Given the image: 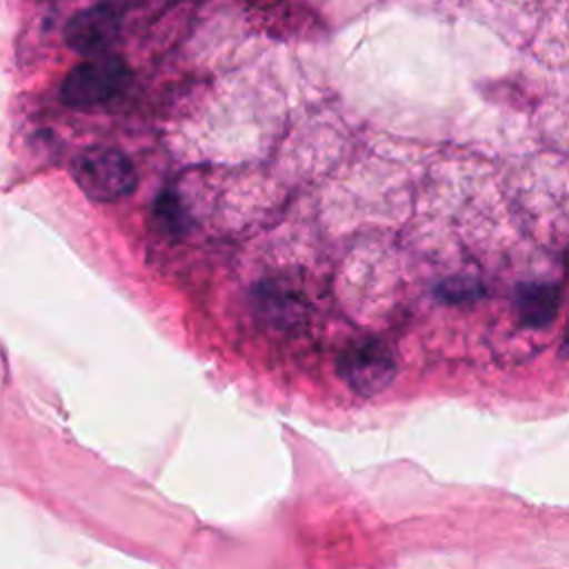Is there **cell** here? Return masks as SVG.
I'll use <instances>...</instances> for the list:
<instances>
[{"label":"cell","instance_id":"7a4b0ae2","mask_svg":"<svg viewBox=\"0 0 569 569\" xmlns=\"http://www.w3.org/2000/svg\"><path fill=\"white\" fill-rule=\"evenodd\" d=\"M78 187L93 200L113 202L129 196L138 176L131 160L111 147H93L82 151L71 164Z\"/></svg>","mask_w":569,"mask_h":569},{"label":"cell","instance_id":"277c9868","mask_svg":"<svg viewBox=\"0 0 569 569\" xmlns=\"http://www.w3.org/2000/svg\"><path fill=\"white\" fill-rule=\"evenodd\" d=\"M120 18L109 7H91L78 11L64 27V42L87 58L104 56L118 40Z\"/></svg>","mask_w":569,"mask_h":569},{"label":"cell","instance_id":"6da1fadb","mask_svg":"<svg viewBox=\"0 0 569 569\" xmlns=\"http://www.w3.org/2000/svg\"><path fill=\"white\" fill-rule=\"evenodd\" d=\"M131 80L127 62L118 56H96L73 67L60 87V98L67 107L91 109L107 104L124 91Z\"/></svg>","mask_w":569,"mask_h":569},{"label":"cell","instance_id":"8992f818","mask_svg":"<svg viewBox=\"0 0 569 569\" xmlns=\"http://www.w3.org/2000/svg\"><path fill=\"white\" fill-rule=\"evenodd\" d=\"M153 218L158 220V224L169 231V233H178L184 229V222H187V216L182 211V204L178 200L176 193L171 191H164L156 198V204H153Z\"/></svg>","mask_w":569,"mask_h":569},{"label":"cell","instance_id":"3957f363","mask_svg":"<svg viewBox=\"0 0 569 569\" xmlns=\"http://www.w3.org/2000/svg\"><path fill=\"white\" fill-rule=\"evenodd\" d=\"M338 376L351 391L360 396H373L387 389L393 380L396 358L382 340L358 338L340 353Z\"/></svg>","mask_w":569,"mask_h":569},{"label":"cell","instance_id":"52a82bcc","mask_svg":"<svg viewBox=\"0 0 569 569\" xmlns=\"http://www.w3.org/2000/svg\"><path fill=\"white\" fill-rule=\"evenodd\" d=\"M482 289L478 287V282L471 280H456V282H445L440 287V296L451 300V302H460V300H471L476 296H480Z\"/></svg>","mask_w":569,"mask_h":569},{"label":"cell","instance_id":"5b68a950","mask_svg":"<svg viewBox=\"0 0 569 569\" xmlns=\"http://www.w3.org/2000/svg\"><path fill=\"white\" fill-rule=\"evenodd\" d=\"M560 307V291L556 284L529 282L516 293V311L527 327H547Z\"/></svg>","mask_w":569,"mask_h":569}]
</instances>
